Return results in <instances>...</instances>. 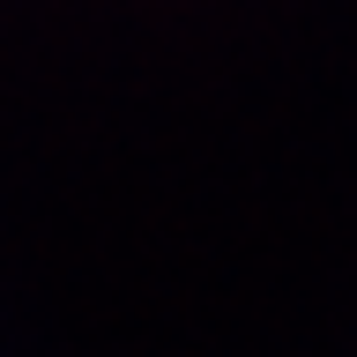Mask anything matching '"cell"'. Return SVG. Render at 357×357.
Wrapping results in <instances>:
<instances>
[]
</instances>
